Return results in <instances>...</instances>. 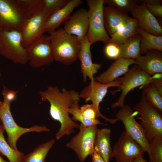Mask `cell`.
Listing matches in <instances>:
<instances>
[{
    "instance_id": "1",
    "label": "cell",
    "mask_w": 162,
    "mask_h": 162,
    "mask_svg": "<svg viewBox=\"0 0 162 162\" xmlns=\"http://www.w3.org/2000/svg\"><path fill=\"white\" fill-rule=\"evenodd\" d=\"M39 94L42 101H48L50 104L49 114L53 120L59 122L60 127L55 134L56 139L60 140L64 136H70L79 128L80 125L73 121L68 110L80 106L79 93L73 90L63 88L61 91L56 86H49Z\"/></svg>"
},
{
    "instance_id": "2",
    "label": "cell",
    "mask_w": 162,
    "mask_h": 162,
    "mask_svg": "<svg viewBox=\"0 0 162 162\" xmlns=\"http://www.w3.org/2000/svg\"><path fill=\"white\" fill-rule=\"evenodd\" d=\"M3 101L0 107V120L7 135V140L14 149L18 151L16 142L19 138L24 134L30 132H48L50 129L45 125H35L30 128L20 126L15 121L10 110L11 103L14 100L13 94L5 88H3Z\"/></svg>"
},
{
    "instance_id": "3",
    "label": "cell",
    "mask_w": 162,
    "mask_h": 162,
    "mask_svg": "<svg viewBox=\"0 0 162 162\" xmlns=\"http://www.w3.org/2000/svg\"><path fill=\"white\" fill-rule=\"evenodd\" d=\"M50 34L54 60L69 65L77 60L81 42L76 36L68 34L62 28Z\"/></svg>"
},
{
    "instance_id": "4",
    "label": "cell",
    "mask_w": 162,
    "mask_h": 162,
    "mask_svg": "<svg viewBox=\"0 0 162 162\" xmlns=\"http://www.w3.org/2000/svg\"><path fill=\"white\" fill-rule=\"evenodd\" d=\"M134 115L140 121L146 137L149 142L154 138L162 137V115L158 110L151 106L146 100L142 92L140 100L134 106Z\"/></svg>"
},
{
    "instance_id": "5",
    "label": "cell",
    "mask_w": 162,
    "mask_h": 162,
    "mask_svg": "<svg viewBox=\"0 0 162 162\" xmlns=\"http://www.w3.org/2000/svg\"><path fill=\"white\" fill-rule=\"evenodd\" d=\"M88 28L87 39L92 45L99 41L106 45L110 43V38L105 28L104 18V0H87Z\"/></svg>"
},
{
    "instance_id": "6",
    "label": "cell",
    "mask_w": 162,
    "mask_h": 162,
    "mask_svg": "<svg viewBox=\"0 0 162 162\" xmlns=\"http://www.w3.org/2000/svg\"><path fill=\"white\" fill-rule=\"evenodd\" d=\"M22 41L21 31H0V55L15 63L26 64L28 59Z\"/></svg>"
},
{
    "instance_id": "7",
    "label": "cell",
    "mask_w": 162,
    "mask_h": 162,
    "mask_svg": "<svg viewBox=\"0 0 162 162\" xmlns=\"http://www.w3.org/2000/svg\"><path fill=\"white\" fill-rule=\"evenodd\" d=\"M152 79V76L146 74L136 64L129 69L124 76L120 78L121 83L119 88L122 92L118 100L112 104V108L123 107L125 98L130 91L138 86L143 87L151 84Z\"/></svg>"
},
{
    "instance_id": "8",
    "label": "cell",
    "mask_w": 162,
    "mask_h": 162,
    "mask_svg": "<svg viewBox=\"0 0 162 162\" xmlns=\"http://www.w3.org/2000/svg\"><path fill=\"white\" fill-rule=\"evenodd\" d=\"M78 133L67 143V147L73 150L81 162L94 152L97 125L85 127L81 124Z\"/></svg>"
},
{
    "instance_id": "9",
    "label": "cell",
    "mask_w": 162,
    "mask_h": 162,
    "mask_svg": "<svg viewBox=\"0 0 162 162\" xmlns=\"http://www.w3.org/2000/svg\"><path fill=\"white\" fill-rule=\"evenodd\" d=\"M26 48L29 65L32 68L48 65L54 60L50 35L44 34Z\"/></svg>"
},
{
    "instance_id": "10",
    "label": "cell",
    "mask_w": 162,
    "mask_h": 162,
    "mask_svg": "<svg viewBox=\"0 0 162 162\" xmlns=\"http://www.w3.org/2000/svg\"><path fill=\"white\" fill-rule=\"evenodd\" d=\"M115 116L116 118L123 124L126 132L141 146L149 157L150 154L149 142L146 137L144 129L135 120L131 107L127 104L124 105Z\"/></svg>"
},
{
    "instance_id": "11",
    "label": "cell",
    "mask_w": 162,
    "mask_h": 162,
    "mask_svg": "<svg viewBox=\"0 0 162 162\" xmlns=\"http://www.w3.org/2000/svg\"><path fill=\"white\" fill-rule=\"evenodd\" d=\"M26 19L16 0H0V31H21Z\"/></svg>"
},
{
    "instance_id": "12",
    "label": "cell",
    "mask_w": 162,
    "mask_h": 162,
    "mask_svg": "<svg viewBox=\"0 0 162 162\" xmlns=\"http://www.w3.org/2000/svg\"><path fill=\"white\" fill-rule=\"evenodd\" d=\"M49 16L42 9L25 20L21 29L22 44L25 48L44 35L46 22Z\"/></svg>"
},
{
    "instance_id": "13",
    "label": "cell",
    "mask_w": 162,
    "mask_h": 162,
    "mask_svg": "<svg viewBox=\"0 0 162 162\" xmlns=\"http://www.w3.org/2000/svg\"><path fill=\"white\" fill-rule=\"evenodd\" d=\"M112 151L116 162H133L144 152L141 146L125 131L121 134Z\"/></svg>"
},
{
    "instance_id": "14",
    "label": "cell",
    "mask_w": 162,
    "mask_h": 162,
    "mask_svg": "<svg viewBox=\"0 0 162 162\" xmlns=\"http://www.w3.org/2000/svg\"><path fill=\"white\" fill-rule=\"evenodd\" d=\"M121 81L119 78L110 83L104 84L101 83L94 79L91 81L89 85L86 87L79 94L80 98L85 100L86 102L90 101L94 107L99 111V105L106 96L108 89L110 87L119 88Z\"/></svg>"
},
{
    "instance_id": "15",
    "label": "cell",
    "mask_w": 162,
    "mask_h": 162,
    "mask_svg": "<svg viewBox=\"0 0 162 162\" xmlns=\"http://www.w3.org/2000/svg\"><path fill=\"white\" fill-rule=\"evenodd\" d=\"M138 21V27L156 36H162V29L158 21L148 10L146 4H137L131 12Z\"/></svg>"
},
{
    "instance_id": "16",
    "label": "cell",
    "mask_w": 162,
    "mask_h": 162,
    "mask_svg": "<svg viewBox=\"0 0 162 162\" xmlns=\"http://www.w3.org/2000/svg\"><path fill=\"white\" fill-rule=\"evenodd\" d=\"M88 24V10L85 8H80L70 15L64 23L63 29L80 41L87 34Z\"/></svg>"
},
{
    "instance_id": "17",
    "label": "cell",
    "mask_w": 162,
    "mask_h": 162,
    "mask_svg": "<svg viewBox=\"0 0 162 162\" xmlns=\"http://www.w3.org/2000/svg\"><path fill=\"white\" fill-rule=\"evenodd\" d=\"M80 42L81 48L78 58L80 62L83 81H86L88 77L92 81L94 79V75L101 68V64L92 62L90 50L92 45L88 41L86 35L81 39Z\"/></svg>"
},
{
    "instance_id": "18",
    "label": "cell",
    "mask_w": 162,
    "mask_h": 162,
    "mask_svg": "<svg viewBox=\"0 0 162 162\" xmlns=\"http://www.w3.org/2000/svg\"><path fill=\"white\" fill-rule=\"evenodd\" d=\"M136 63L135 60L124 58L117 59L112 63L105 71L94 78L98 82L106 84L113 81L124 75L129 69V67Z\"/></svg>"
},
{
    "instance_id": "19",
    "label": "cell",
    "mask_w": 162,
    "mask_h": 162,
    "mask_svg": "<svg viewBox=\"0 0 162 162\" xmlns=\"http://www.w3.org/2000/svg\"><path fill=\"white\" fill-rule=\"evenodd\" d=\"M104 26L110 35L122 29L130 18L128 14L110 6L104 7Z\"/></svg>"
},
{
    "instance_id": "20",
    "label": "cell",
    "mask_w": 162,
    "mask_h": 162,
    "mask_svg": "<svg viewBox=\"0 0 162 162\" xmlns=\"http://www.w3.org/2000/svg\"><path fill=\"white\" fill-rule=\"evenodd\" d=\"M82 2L81 0H69L65 6L50 14L46 22L45 32L50 34L56 31L62 23L68 20L73 10Z\"/></svg>"
},
{
    "instance_id": "21",
    "label": "cell",
    "mask_w": 162,
    "mask_h": 162,
    "mask_svg": "<svg viewBox=\"0 0 162 162\" xmlns=\"http://www.w3.org/2000/svg\"><path fill=\"white\" fill-rule=\"evenodd\" d=\"M162 52L152 50L135 59L137 65L147 74L151 76L162 73Z\"/></svg>"
},
{
    "instance_id": "22",
    "label": "cell",
    "mask_w": 162,
    "mask_h": 162,
    "mask_svg": "<svg viewBox=\"0 0 162 162\" xmlns=\"http://www.w3.org/2000/svg\"><path fill=\"white\" fill-rule=\"evenodd\" d=\"M111 130L107 128H98L95 137L94 149L106 162H109L113 158L111 145Z\"/></svg>"
},
{
    "instance_id": "23",
    "label": "cell",
    "mask_w": 162,
    "mask_h": 162,
    "mask_svg": "<svg viewBox=\"0 0 162 162\" xmlns=\"http://www.w3.org/2000/svg\"><path fill=\"white\" fill-rule=\"evenodd\" d=\"M141 39L140 35L137 33L124 42L118 45L120 51L119 58H124L135 60L141 55Z\"/></svg>"
},
{
    "instance_id": "24",
    "label": "cell",
    "mask_w": 162,
    "mask_h": 162,
    "mask_svg": "<svg viewBox=\"0 0 162 162\" xmlns=\"http://www.w3.org/2000/svg\"><path fill=\"white\" fill-rule=\"evenodd\" d=\"M136 32L141 36L140 54L143 55L152 50L162 51V35L156 36L149 33L138 27Z\"/></svg>"
},
{
    "instance_id": "25",
    "label": "cell",
    "mask_w": 162,
    "mask_h": 162,
    "mask_svg": "<svg viewBox=\"0 0 162 162\" xmlns=\"http://www.w3.org/2000/svg\"><path fill=\"white\" fill-rule=\"evenodd\" d=\"M138 27L137 20L131 17L122 29L110 35V43L118 45L124 42L137 33L136 29Z\"/></svg>"
},
{
    "instance_id": "26",
    "label": "cell",
    "mask_w": 162,
    "mask_h": 162,
    "mask_svg": "<svg viewBox=\"0 0 162 162\" xmlns=\"http://www.w3.org/2000/svg\"><path fill=\"white\" fill-rule=\"evenodd\" d=\"M52 139L37 146L32 151L24 155L22 162H46V157L55 142Z\"/></svg>"
},
{
    "instance_id": "27",
    "label": "cell",
    "mask_w": 162,
    "mask_h": 162,
    "mask_svg": "<svg viewBox=\"0 0 162 162\" xmlns=\"http://www.w3.org/2000/svg\"><path fill=\"white\" fill-rule=\"evenodd\" d=\"M4 130L0 124V154L5 156L9 162H22L24 156L21 152L13 149L6 140L4 135Z\"/></svg>"
},
{
    "instance_id": "28",
    "label": "cell",
    "mask_w": 162,
    "mask_h": 162,
    "mask_svg": "<svg viewBox=\"0 0 162 162\" xmlns=\"http://www.w3.org/2000/svg\"><path fill=\"white\" fill-rule=\"evenodd\" d=\"M146 99L152 106L162 112V96L150 84L143 87Z\"/></svg>"
},
{
    "instance_id": "29",
    "label": "cell",
    "mask_w": 162,
    "mask_h": 162,
    "mask_svg": "<svg viewBox=\"0 0 162 162\" xmlns=\"http://www.w3.org/2000/svg\"><path fill=\"white\" fill-rule=\"evenodd\" d=\"M43 0H16L27 18L43 9Z\"/></svg>"
},
{
    "instance_id": "30",
    "label": "cell",
    "mask_w": 162,
    "mask_h": 162,
    "mask_svg": "<svg viewBox=\"0 0 162 162\" xmlns=\"http://www.w3.org/2000/svg\"><path fill=\"white\" fill-rule=\"evenodd\" d=\"M69 114L72 116L71 118L73 121H79L81 124L85 127H89L101 124L107 125V124L101 123L98 119H92L84 117L81 113L80 106H76L70 108L68 110Z\"/></svg>"
},
{
    "instance_id": "31",
    "label": "cell",
    "mask_w": 162,
    "mask_h": 162,
    "mask_svg": "<svg viewBox=\"0 0 162 162\" xmlns=\"http://www.w3.org/2000/svg\"><path fill=\"white\" fill-rule=\"evenodd\" d=\"M80 111L82 114L85 117L92 119H98L100 117L106 122H110L112 124H115L118 121L117 118L110 119L103 115L100 111L97 110L92 104H86L80 107Z\"/></svg>"
},
{
    "instance_id": "32",
    "label": "cell",
    "mask_w": 162,
    "mask_h": 162,
    "mask_svg": "<svg viewBox=\"0 0 162 162\" xmlns=\"http://www.w3.org/2000/svg\"><path fill=\"white\" fill-rule=\"evenodd\" d=\"M137 3L136 0H104V4L127 14L132 11Z\"/></svg>"
},
{
    "instance_id": "33",
    "label": "cell",
    "mask_w": 162,
    "mask_h": 162,
    "mask_svg": "<svg viewBox=\"0 0 162 162\" xmlns=\"http://www.w3.org/2000/svg\"><path fill=\"white\" fill-rule=\"evenodd\" d=\"M150 162H162V137L154 138L149 142Z\"/></svg>"
},
{
    "instance_id": "34",
    "label": "cell",
    "mask_w": 162,
    "mask_h": 162,
    "mask_svg": "<svg viewBox=\"0 0 162 162\" xmlns=\"http://www.w3.org/2000/svg\"><path fill=\"white\" fill-rule=\"evenodd\" d=\"M68 0H43V9L50 15L65 6Z\"/></svg>"
},
{
    "instance_id": "35",
    "label": "cell",
    "mask_w": 162,
    "mask_h": 162,
    "mask_svg": "<svg viewBox=\"0 0 162 162\" xmlns=\"http://www.w3.org/2000/svg\"><path fill=\"white\" fill-rule=\"evenodd\" d=\"M105 46L104 52L108 58L115 60L119 58L120 51L118 45L110 43Z\"/></svg>"
},
{
    "instance_id": "36",
    "label": "cell",
    "mask_w": 162,
    "mask_h": 162,
    "mask_svg": "<svg viewBox=\"0 0 162 162\" xmlns=\"http://www.w3.org/2000/svg\"><path fill=\"white\" fill-rule=\"evenodd\" d=\"M162 74H155L152 76L151 84L162 96Z\"/></svg>"
},
{
    "instance_id": "37",
    "label": "cell",
    "mask_w": 162,
    "mask_h": 162,
    "mask_svg": "<svg viewBox=\"0 0 162 162\" xmlns=\"http://www.w3.org/2000/svg\"><path fill=\"white\" fill-rule=\"evenodd\" d=\"M145 4L148 10L153 16L162 17V5Z\"/></svg>"
},
{
    "instance_id": "38",
    "label": "cell",
    "mask_w": 162,
    "mask_h": 162,
    "mask_svg": "<svg viewBox=\"0 0 162 162\" xmlns=\"http://www.w3.org/2000/svg\"><path fill=\"white\" fill-rule=\"evenodd\" d=\"M91 156L92 162H106L99 153L95 150Z\"/></svg>"
},
{
    "instance_id": "39",
    "label": "cell",
    "mask_w": 162,
    "mask_h": 162,
    "mask_svg": "<svg viewBox=\"0 0 162 162\" xmlns=\"http://www.w3.org/2000/svg\"><path fill=\"white\" fill-rule=\"evenodd\" d=\"M137 3L150 4H161L162 5V0H137Z\"/></svg>"
},
{
    "instance_id": "40",
    "label": "cell",
    "mask_w": 162,
    "mask_h": 162,
    "mask_svg": "<svg viewBox=\"0 0 162 162\" xmlns=\"http://www.w3.org/2000/svg\"><path fill=\"white\" fill-rule=\"evenodd\" d=\"M142 155H141L137 157L133 162H147L146 160L143 158Z\"/></svg>"
},
{
    "instance_id": "41",
    "label": "cell",
    "mask_w": 162,
    "mask_h": 162,
    "mask_svg": "<svg viewBox=\"0 0 162 162\" xmlns=\"http://www.w3.org/2000/svg\"><path fill=\"white\" fill-rule=\"evenodd\" d=\"M0 162H9L4 160L3 158L0 155Z\"/></svg>"
},
{
    "instance_id": "42",
    "label": "cell",
    "mask_w": 162,
    "mask_h": 162,
    "mask_svg": "<svg viewBox=\"0 0 162 162\" xmlns=\"http://www.w3.org/2000/svg\"><path fill=\"white\" fill-rule=\"evenodd\" d=\"M3 104V101L0 100V107L2 106Z\"/></svg>"
},
{
    "instance_id": "43",
    "label": "cell",
    "mask_w": 162,
    "mask_h": 162,
    "mask_svg": "<svg viewBox=\"0 0 162 162\" xmlns=\"http://www.w3.org/2000/svg\"><path fill=\"white\" fill-rule=\"evenodd\" d=\"M1 124V121L0 120V124Z\"/></svg>"
},
{
    "instance_id": "44",
    "label": "cell",
    "mask_w": 162,
    "mask_h": 162,
    "mask_svg": "<svg viewBox=\"0 0 162 162\" xmlns=\"http://www.w3.org/2000/svg\"><path fill=\"white\" fill-rule=\"evenodd\" d=\"M61 162H64L63 161H62Z\"/></svg>"
}]
</instances>
